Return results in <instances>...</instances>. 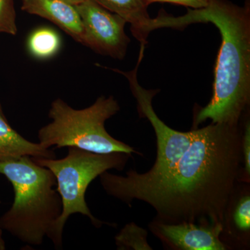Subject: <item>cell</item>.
Instances as JSON below:
<instances>
[{
	"label": "cell",
	"instance_id": "cell-1",
	"mask_svg": "<svg viewBox=\"0 0 250 250\" xmlns=\"http://www.w3.org/2000/svg\"><path fill=\"white\" fill-rule=\"evenodd\" d=\"M240 124L210 123L197 129L188 148L173 167L149 177L135 170L126 175L106 172L100 183L110 196L131 207L145 202L159 221L228 228L243 158Z\"/></svg>",
	"mask_w": 250,
	"mask_h": 250
},
{
	"label": "cell",
	"instance_id": "cell-2",
	"mask_svg": "<svg viewBox=\"0 0 250 250\" xmlns=\"http://www.w3.org/2000/svg\"><path fill=\"white\" fill-rule=\"evenodd\" d=\"M207 7L191 9L194 22H211L221 34L215 66L213 96L197 111L193 126L211 123L238 125L250 100V5L208 0Z\"/></svg>",
	"mask_w": 250,
	"mask_h": 250
},
{
	"label": "cell",
	"instance_id": "cell-3",
	"mask_svg": "<svg viewBox=\"0 0 250 250\" xmlns=\"http://www.w3.org/2000/svg\"><path fill=\"white\" fill-rule=\"evenodd\" d=\"M0 174L12 184L14 200L0 218V229L28 246L50 238L62 213L54 174L29 156L0 163Z\"/></svg>",
	"mask_w": 250,
	"mask_h": 250
},
{
	"label": "cell",
	"instance_id": "cell-4",
	"mask_svg": "<svg viewBox=\"0 0 250 250\" xmlns=\"http://www.w3.org/2000/svg\"><path fill=\"white\" fill-rule=\"evenodd\" d=\"M121 109L113 96H100L88 107L75 109L62 99L51 104L52 122L38 133L44 147H77L96 154L122 152L141 154L126 143L108 134L105 123Z\"/></svg>",
	"mask_w": 250,
	"mask_h": 250
},
{
	"label": "cell",
	"instance_id": "cell-5",
	"mask_svg": "<svg viewBox=\"0 0 250 250\" xmlns=\"http://www.w3.org/2000/svg\"><path fill=\"white\" fill-rule=\"evenodd\" d=\"M131 156L122 152L96 154L68 147L67 155L62 159H34L54 174L56 189L62 199V213L49 238L55 248H62L64 227L72 215L80 213L88 217L98 228L108 224L92 214L85 201V192L90 184L104 172L112 169L123 170Z\"/></svg>",
	"mask_w": 250,
	"mask_h": 250
},
{
	"label": "cell",
	"instance_id": "cell-6",
	"mask_svg": "<svg viewBox=\"0 0 250 250\" xmlns=\"http://www.w3.org/2000/svg\"><path fill=\"white\" fill-rule=\"evenodd\" d=\"M141 60L142 59H139L137 66L132 71L125 72L116 69H113V71L122 74L129 81L131 92L137 101L139 114L148 119L155 131L157 156L152 168L144 173L154 177L164 173L175 165L195 138L197 128L186 132L177 131L158 117L152 106V99L157 91L145 89L137 80L138 67Z\"/></svg>",
	"mask_w": 250,
	"mask_h": 250
},
{
	"label": "cell",
	"instance_id": "cell-7",
	"mask_svg": "<svg viewBox=\"0 0 250 250\" xmlns=\"http://www.w3.org/2000/svg\"><path fill=\"white\" fill-rule=\"evenodd\" d=\"M83 29V45L104 55L123 59L130 39L125 31L126 21L93 0L75 5Z\"/></svg>",
	"mask_w": 250,
	"mask_h": 250
},
{
	"label": "cell",
	"instance_id": "cell-8",
	"mask_svg": "<svg viewBox=\"0 0 250 250\" xmlns=\"http://www.w3.org/2000/svg\"><path fill=\"white\" fill-rule=\"evenodd\" d=\"M151 231L165 244L182 250H225L220 239L225 231L221 225H205L192 223L169 224L155 220Z\"/></svg>",
	"mask_w": 250,
	"mask_h": 250
},
{
	"label": "cell",
	"instance_id": "cell-9",
	"mask_svg": "<svg viewBox=\"0 0 250 250\" xmlns=\"http://www.w3.org/2000/svg\"><path fill=\"white\" fill-rule=\"evenodd\" d=\"M103 8L124 18L131 24L133 36L141 42L144 50L151 31L162 27H173L172 16L161 13L159 17L151 18L147 6L143 0H93Z\"/></svg>",
	"mask_w": 250,
	"mask_h": 250
},
{
	"label": "cell",
	"instance_id": "cell-10",
	"mask_svg": "<svg viewBox=\"0 0 250 250\" xmlns=\"http://www.w3.org/2000/svg\"><path fill=\"white\" fill-rule=\"evenodd\" d=\"M21 9L50 21L74 40L83 43V29L76 6L64 0H21Z\"/></svg>",
	"mask_w": 250,
	"mask_h": 250
},
{
	"label": "cell",
	"instance_id": "cell-11",
	"mask_svg": "<svg viewBox=\"0 0 250 250\" xmlns=\"http://www.w3.org/2000/svg\"><path fill=\"white\" fill-rule=\"evenodd\" d=\"M29 156L34 159H54L53 150L24 139L0 116V163Z\"/></svg>",
	"mask_w": 250,
	"mask_h": 250
},
{
	"label": "cell",
	"instance_id": "cell-12",
	"mask_svg": "<svg viewBox=\"0 0 250 250\" xmlns=\"http://www.w3.org/2000/svg\"><path fill=\"white\" fill-rule=\"evenodd\" d=\"M27 47L31 55L36 58H51L59 52L61 47V39L53 29L47 27L40 28L29 36Z\"/></svg>",
	"mask_w": 250,
	"mask_h": 250
},
{
	"label": "cell",
	"instance_id": "cell-13",
	"mask_svg": "<svg viewBox=\"0 0 250 250\" xmlns=\"http://www.w3.org/2000/svg\"><path fill=\"white\" fill-rule=\"evenodd\" d=\"M147 238L146 230L131 223L125 225L115 239L118 250H152Z\"/></svg>",
	"mask_w": 250,
	"mask_h": 250
},
{
	"label": "cell",
	"instance_id": "cell-14",
	"mask_svg": "<svg viewBox=\"0 0 250 250\" xmlns=\"http://www.w3.org/2000/svg\"><path fill=\"white\" fill-rule=\"evenodd\" d=\"M14 0H0V33L17 34Z\"/></svg>",
	"mask_w": 250,
	"mask_h": 250
},
{
	"label": "cell",
	"instance_id": "cell-15",
	"mask_svg": "<svg viewBox=\"0 0 250 250\" xmlns=\"http://www.w3.org/2000/svg\"><path fill=\"white\" fill-rule=\"evenodd\" d=\"M233 222L236 229L248 233L250 229V197L244 195L238 200L233 212Z\"/></svg>",
	"mask_w": 250,
	"mask_h": 250
},
{
	"label": "cell",
	"instance_id": "cell-16",
	"mask_svg": "<svg viewBox=\"0 0 250 250\" xmlns=\"http://www.w3.org/2000/svg\"><path fill=\"white\" fill-rule=\"evenodd\" d=\"M242 152L244 161L245 174L246 178L250 175V125L247 121L245 125L244 131L242 136Z\"/></svg>",
	"mask_w": 250,
	"mask_h": 250
},
{
	"label": "cell",
	"instance_id": "cell-17",
	"mask_svg": "<svg viewBox=\"0 0 250 250\" xmlns=\"http://www.w3.org/2000/svg\"><path fill=\"white\" fill-rule=\"evenodd\" d=\"M146 6L154 2H167L182 5L193 9H201L207 7L208 0H143Z\"/></svg>",
	"mask_w": 250,
	"mask_h": 250
},
{
	"label": "cell",
	"instance_id": "cell-18",
	"mask_svg": "<svg viewBox=\"0 0 250 250\" xmlns=\"http://www.w3.org/2000/svg\"><path fill=\"white\" fill-rule=\"evenodd\" d=\"M6 250V244L3 238L2 229H0V250Z\"/></svg>",
	"mask_w": 250,
	"mask_h": 250
},
{
	"label": "cell",
	"instance_id": "cell-19",
	"mask_svg": "<svg viewBox=\"0 0 250 250\" xmlns=\"http://www.w3.org/2000/svg\"><path fill=\"white\" fill-rule=\"evenodd\" d=\"M64 1H67V2L70 3L72 4L77 5L80 4L84 0H64Z\"/></svg>",
	"mask_w": 250,
	"mask_h": 250
},
{
	"label": "cell",
	"instance_id": "cell-20",
	"mask_svg": "<svg viewBox=\"0 0 250 250\" xmlns=\"http://www.w3.org/2000/svg\"><path fill=\"white\" fill-rule=\"evenodd\" d=\"M0 116H4V113H3L2 111V108H1V104H0Z\"/></svg>",
	"mask_w": 250,
	"mask_h": 250
},
{
	"label": "cell",
	"instance_id": "cell-21",
	"mask_svg": "<svg viewBox=\"0 0 250 250\" xmlns=\"http://www.w3.org/2000/svg\"><path fill=\"white\" fill-rule=\"evenodd\" d=\"M0 204H1V201H0Z\"/></svg>",
	"mask_w": 250,
	"mask_h": 250
}]
</instances>
